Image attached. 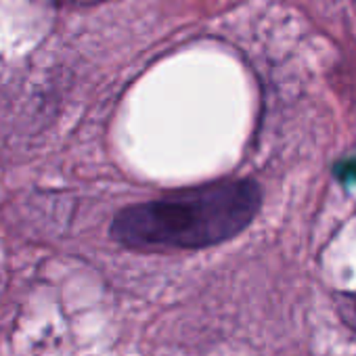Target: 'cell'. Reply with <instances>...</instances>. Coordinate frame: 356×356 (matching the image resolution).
<instances>
[{"mask_svg":"<svg viewBox=\"0 0 356 356\" xmlns=\"http://www.w3.org/2000/svg\"><path fill=\"white\" fill-rule=\"evenodd\" d=\"M260 206L262 191L254 181H216L122 210L111 235L140 252L200 250L237 237Z\"/></svg>","mask_w":356,"mask_h":356,"instance_id":"1","label":"cell"},{"mask_svg":"<svg viewBox=\"0 0 356 356\" xmlns=\"http://www.w3.org/2000/svg\"><path fill=\"white\" fill-rule=\"evenodd\" d=\"M339 304V312L343 316V321L356 329V293H343L337 298Z\"/></svg>","mask_w":356,"mask_h":356,"instance_id":"2","label":"cell"},{"mask_svg":"<svg viewBox=\"0 0 356 356\" xmlns=\"http://www.w3.org/2000/svg\"><path fill=\"white\" fill-rule=\"evenodd\" d=\"M333 174L341 183H356V157L337 161L333 168Z\"/></svg>","mask_w":356,"mask_h":356,"instance_id":"3","label":"cell"},{"mask_svg":"<svg viewBox=\"0 0 356 356\" xmlns=\"http://www.w3.org/2000/svg\"><path fill=\"white\" fill-rule=\"evenodd\" d=\"M59 3L70 5V7H92V5L107 3V0H59Z\"/></svg>","mask_w":356,"mask_h":356,"instance_id":"4","label":"cell"}]
</instances>
